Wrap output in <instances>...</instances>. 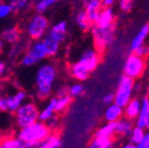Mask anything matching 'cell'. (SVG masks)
Here are the masks:
<instances>
[{"label": "cell", "mask_w": 149, "mask_h": 148, "mask_svg": "<svg viewBox=\"0 0 149 148\" xmlns=\"http://www.w3.org/2000/svg\"><path fill=\"white\" fill-rule=\"evenodd\" d=\"M57 75V67L53 63H45L37 68L35 75V87L36 95L40 100H47L52 95Z\"/></svg>", "instance_id": "obj_1"}, {"label": "cell", "mask_w": 149, "mask_h": 148, "mask_svg": "<svg viewBox=\"0 0 149 148\" xmlns=\"http://www.w3.org/2000/svg\"><path fill=\"white\" fill-rule=\"evenodd\" d=\"M96 49H87L83 52L79 61L74 62L70 67L72 76L78 81H85L89 75L96 70L100 64V55Z\"/></svg>", "instance_id": "obj_2"}, {"label": "cell", "mask_w": 149, "mask_h": 148, "mask_svg": "<svg viewBox=\"0 0 149 148\" xmlns=\"http://www.w3.org/2000/svg\"><path fill=\"white\" fill-rule=\"evenodd\" d=\"M51 132L46 122L37 120L28 126L22 127L18 133V137L22 140L25 148L38 147L42 140L49 136Z\"/></svg>", "instance_id": "obj_3"}, {"label": "cell", "mask_w": 149, "mask_h": 148, "mask_svg": "<svg viewBox=\"0 0 149 148\" xmlns=\"http://www.w3.org/2000/svg\"><path fill=\"white\" fill-rule=\"evenodd\" d=\"M50 28L49 20L44 14H36L33 15L26 25V33L28 37L32 40L42 39L47 34Z\"/></svg>", "instance_id": "obj_4"}, {"label": "cell", "mask_w": 149, "mask_h": 148, "mask_svg": "<svg viewBox=\"0 0 149 148\" xmlns=\"http://www.w3.org/2000/svg\"><path fill=\"white\" fill-rule=\"evenodd\" d=\"M91 32H92L94 49H96L100 53L110 48L115 39L114 25L110 27H100L95 25L94 27H92Z\"/></svg>", "instance_id": "obj_5"}, {"label": "cell", "mask_w": 149, "mask_h": 148, "mask_svg": "<svg viewBox=\"0 0 149 148\" xmlns=\"http://www.w3.org/2000/svg\"><path fill=\"white\" fill-rule=\"evenodd\" d=\"M40 110L36 104L33 102H24L19 109L15 112L16 114V123L20 128L32 124L38 120Z\"/></svg>", "instance_id": "obj_6"}, {"label": "cell", "mask_w": 149, "mask_h": 148, "mask_svg": "<svg viewBox=\"0 0 149 148\" xmlns=\"http://www.w3.org/2000/svg\"><path fill=\"white\" fill-rule=\"evenodd\" d=\"M46 58L47 53L42 39H36L27 47L26 51L23 53L21 57V64L25 67H30Z\"/></svg>", "instance_id": "obj_7"}, {"label": "cell", "mask_w": 149, "mask_h": 148, "mask_svg": "<svg viewBox=\"0 0 149 148\" xmlns=\"http://www.w3.org/2000/svg\"><path fill=\"white\" fill-rule=\"evenodd\" d=\"M134 85H135V80L130 77L121 76L118 81L116 92L114 94V103L118 106L123 108L132 98H133L134 93Z\"/></svg>", "instance_id": "obj_8"}, {"label": "cell", "mask_w": 149, "mask_h": 148, "mask_svg": "<svg viewBox=\"0 0 149 148\" xmlns=\"http://www.w3.org/2000/svg\"><path fill=\"white\" fill-rule=\"evenodd\" d=\"M145 66H146V63H145L144 57L133 52L127 56L125 62H124L123 75L136 80L143 75Z\"/></svg>", "instance_id": "obj_9"}, {"label": "cell", "mask_w": 149, "mask_h": 148, "mask_svg": "<svg viewBox=\"0 0 149 148\" xmlns=\"http://www.w3.org/2000/svg\"><path fill=\"white\" fill-rule=\"evenodd\" d=\"M85 5V12L88 17V20L91 24H95L97 21L100 13L102 6V0H83Z\"/></svg>", "instance_id": "obj_10"}, {"label": "cell", "mask_w": 149, "mask_h": 148, "mask_svg": "<svg viewBox=\"0 0 149 148\" xmlns=\"http://www.w3.org/2000/svg\"><path fill=\"white\" fill-rule=\"evenodd\" d=\"M136 125L144 130L149 128V96L145 95L141 101V109L136 118Z\"/></svg>", "instance_id": "obj_11"}, {"label": "cell", "mask_w": 149, "mask_h": 148, "mask_svg": "<svg viewBox=\"0 0 149 148\" xmlns=\"http://www.w3.org/2000/svg\"><path fill=\"white\" fill-rule=\"evenodd\" d=\"M47 34L50 35L52 38H54L58 43L62 44L66 38V35H68V23L65 21L56 23L51 28H49Z\"/></svg>", "instance_id": "obj_12"}, {"label": "cell", "mask_w": 149, "mask_h": 148, "mask_svg": "<svg viewBox=\"0 0 149 148\" xmlns=\"http://www.w3.org/2000/svg\"><path fill=\"white\" fill-rule=\"evenodd\" d=\"M114 20L115 15L113 8L111 6H104V8L100 10L95 25L100 27H110L114 25Z\"/></svg>", "instance_id": "obj_13"}, {"label": "cell", "mask_w": 149, "mask_h": 148, "mask_svg": "<svg viewBox=\"0 0 149 148\" xmlns=\"http://www.w3.org/2000/svg\"><path fill=\"white\" fill-rule=\"evenodd\" d=\"M148 36H149V24H145L138 31V33L135 35V37L132 39V43H130V50H132V52H135L138 48L144 46Z\"/></svg>", "instance_id": "obj_14"}, {"label": "cell", "mask_w": 149, "mask_h": 148, "mask_svg": "<svg viewBox=\"0 0 149 148\" xmlns=\"http://www.w3.org/2000/svg\"><path fill=\"white\" fill-rule=\"evenodd\" d=\"M141 109V101L138 98H132L123 107V116L130 120H136Z\"/></svg>", "instance_id": "obj_15"}, {"label": "cell", "mask_w": 149, "mask_h": 148, "mask_svg": "<svg viewBox=\"0 0 149 148\" xmlns=\"http://www.w3.org/2000/svg\"><path fill=\"white\" fill-rule=\"evenodd\" d=\"M123 117V108L115 103L108 105L107 109L105 111V119L107 122H116L118 119Z\"/></svg>", "instance_id": "obj_16"}, {"label": "cell", "mask_w": 149, "mask_h": 148, "mask_svg": "<svg viewBox=\"0 0 149 148\" xmlns=\"http://www.w3.org/2000/svg\"><path fill=\"white\" fill-rule=\"evenodd\" d=\"M42 42L44 44L45 50H46L47 57H54L55 55L58 54L59 50H60V43H58L57 40L52 38L48 34H46L42 37Z\"/></svg>", "instance_id": "obj_17"}, {"label": "cell", "mask_w": 149, "mask_h": 148, "mask_svg": "<svg viewBox=\"0 0 149 148\" xmlns=\"http://www.w3.org/2000/svg\"><path fill=\"white\" fill-rule=\"evenodd\" d=\"M6 97H7V107H8L7 111L14 112L15 113L19 109V107L26 101L27 94L24 91H18L14 95H9V96Z\"/></svg>", "instance_id": "obj_18"}, {"label": "cell", "mask_w": 149, "mask_h": 148, "mask_svg": "<svg viewBox=\"0 0 149 148\" xmlns=\"http://www.w3.org/2000/svg\"><path fill=\"white\" fill-rule=\"evenodd\" d=\"M133 120L121 117L115 122V134L119 136H128L133 130Z\"/></svg>", "instance_id": "obj_19"}, {"label": "cell", "mask_w": 149, "mask_h": 148, "mask_svg": "<svg viewBox=\"0 0 149 148\" xmlns=\"http://www.w3.org/2000/svg\"><path fill=\"white\" fill-rule=\"evenodd\" d=\"M1 38L4 43L7 44H15V43L19 42L21 39V32L17 26H13V27H8L2 31L1 33Z\"/></svg>", "instance_id": "obj_20"}, {"label": "cell", "mask_w": 149, "mask_h": 148, "mask_svg": "<svg viewBox=\"0 0 149 148\" xmlns=\"http://www.w3.org/2000/svg\"><path fill=\"white\" fill-rule=\"evenodd\" d=\"M62 145V141L61 138L59 136V134L57 133L51 132L49 134V136L45 138L42 141V143L40 144L38 147L40 148H58Z\"/></svg>", "instance_id": "obj_21"}, {"label": "cell", "mask_w": 149, "mask_h": 148, "mask_svg": "<svg viewBox=\"0 0 149 148\" xmlns=\"http://www.w3.org/2000/svg\"><path fill=\"white\" fill-rule=\"evenodd\" d=\"M114 144V140L112 137L106 136H94L90 143L91 148H110Z\"/></svg>", "instance_id": "obj_22"}, {"label": "cell", "mask_w": 149, "mask_h": 148, "mask_svg": "<svg viewBox=\"0 0 149 148\" xmlns=\"http://www.w3.org/2000/svg\"><path fill=\"white\" fill-rule=\"evenodd\" d=\"M56 100L57 97H52L51 100L49 101V103L46 105L44 109L42 111H40L38 113V120L40 121H46L47 119H49L54 113H55V105H56Z\"/></svg>", "instance_id": "obj_23"}, {"label": "cell", "mask_w": 149, "mask_h": 148, "mask_svg": "<svg viewBox=\"0 0 149 148\" xmlns=\"http://www.w3.org/2000/svg\"><path fill=\"white\" fill-rule=\"evenodd\" d=\"M28 46H26L25 43L22 42L21 39L19 42L15 43V44H12V47L9 49V53H8V58L12 59V60H16L18 59L20 56L23 55V53L26 51Z\"/></svg>", "instance_id": "obj_24"}, {"label": "cell", "mask_w": 149, "mask_h": 148, "mask_svg": "<svg viewBox=\"0 0 149 148\" xmlns=\"http://www.w3.org/2000/svg\"><path fill=\"white\" fill-rule=\"evenodd\" d=\"M1 148H24V143L18 136L4 137L1 143Z\"/></svg>", "instance_id": "obj_25"}, {"label": "cell", "mask_w": 149, "mask_h": 148, "mask_svg": "<svg viewBox=\"0 0 149 148\" xmlns=\"http://www.w3.org/2000/svg\"><path fill=\"white\" fill-rule=\"evenodd\" d=\"M34 0H7L6 2L8 3L14 13H20L27 7L30 6V4Z\"/></svg>", "instance_id": "obj_26"}, {"label": "cell", "mask_w": 149, "mask_h": 148, "mask_svg": "<svg viewBox=\"0 0 149 148\" xmlns=\"http://www.w3.org/2000/svg\"><path fill=\"white\" fill-rule=\"evenodd\" d=\"M56 105H55V113H61L64 111L72 102V96L70 94L63 95V96H56Z\"/></svg>", "instance_id": "obj_27"}, {"label": "cell", "mask_w": 149, "mask_h": 148, "mask_svg": "<svg viewBox=\"0 0 149 148\" xmlns=\"http://www.w3.org/2000/svg\"><path fill=\"white\" fill-rule=\"evenodd\" d=\"M76 23H77L78 27H79L81 30H87V29L90 27L91 23L89 22L85 9H84V10H80V12H78V14L76 15Z\"/></svg>", "instance_id": "obj_28"}, {"label": "cell", "mask_w": 149, "mask_h": 148, "mask_svg": "<svg viewBox=\"0 0 149 148\" xmlns=\"http://www.w3.org/2000/svg\"><path fill=\"white\" fill-rule=\"evenodd\" d=\"M54 4L53 0H36L34 2V10L36 14H44L52 5Z\"/></svg>", "instance_id": "obj_29"}, {"label": "cell", "mask_w": 149, "mask_h": 148, "mask_svg": "<svg viewBox=\"0 0 149 148\" xmlns=\"http://www.w3.org/2000/svg\"><path fill=\"white\" fill-rule=\"evenodd\" d=\"M145 134V130L142 128V127H139L136 125L135 127H133V130L130 132V134L128 135L130 136V142H132L133 144H135L136 146L140 143V141L142 140L143 136Z\"/></svg>", "instance_id": "obj_30"}, {"label": "cell", "mask_w": 149, "mask_h": 148, "mask_svg": "<svg viewBox=\"0 0 149 148\" xmlns=\"http://www.w3.org/2000/svg\"><path fill=\"white\" fill-rule=\"evenodd\" d=\"M115 134V122H108L107 124L102 125L95 132L94 136H106L113 137Z\"/></svg>", "instance_id": "obj_31"}, {"label": "cell", "mask_w": 149, "mask_h": 148, "mask_svg": "<svg viewBox=\"0 0 149 148\" xmlns=\"http://www.w3.org/2000/svg\"><path fill=\"white\" fill-rule=\"evenodd\" d=\"M84 92V86L81 83L72 84L70 87H68V94L72 97H77L82 95Z\"/></svg>", "instance_id": "obj_32"}, {"label": "cell", "mask_w": 149, "mask_h": 148, "mask_svg": "<svg viewBox=\"0 0 149 148\" xmlns=\"http://www.w3.org/2000/svg\"><path fill=\"white\" fill-rule=\"evenodd\" d=\"M13 13L12 6L7 2H1L0 1V19H5Z\"/></svg>", "instance_id": "obj_33"}, {"label": "cell", "mask_w": 149, "mask_h": 148, "mask_svg": "<svg viewBox=\"0 0 149 148\" xmlns=\"http://www.w3.org/2000/svg\"><path fill=\"white\" fill-rule=\"evenodd\" d=\"M45 122H46V124L48 125V127H49L50 130H51L52 132H54V131H55L59 125V117H58V115H56V113H54L53 115H52L49 119H47Z\"/></svg>", "instance_id": "obj_34"}, {"label": "cell", "mask_w": 149, "mask_h": 148, "mask_svg": "<svg viewBox=\"0 0 149 148\" xmlns=\"http://www.w3.org/2000/svg\"><path fill=\"white\" fill-rule=\"evenodd\" d=\"M118 5L122 12H130L133 8L134 0H118Z\"/></svg>", "instance_id": "obj_35"}, {"label": "cell", "mask_w": 149, "mask_h": 148, "mask_svg": "<svg viewBox=\"0 0 149 148\" xmlns=\"http://www.w3.org/2000/svg\"><path fill=\"white\" fill-rule=\"evenodd\" d=\"M137 148H149V132L145 133L142 140L136 146Z\"/></svg>", "instance_id": "obj_36"}, {"label": "cell", "mask_w": 149, "mask_h": 148, "mask_svg": "<svg viewBox=\"0 0 149 148\" xmlns=\"http://www.w3.org/2000/svg\"><path fill=\"white\" fill-rule=\"evenodd\" d=\"M8 107H7V97L6 96H0V111L5 112L7 111Z\"/></svg>", "instance_id": "obj_37"}, {"label": "cell", "mask_w": 149, "mask_h": 148, "mask_svg": "<svg viewBox=\"0 0 149 148\" xmlns=\"http://www.w3.org/2000/svg\"><path fill=\"white\" fill-rule=\"evenodd\" d=\"M66 94H68V87L66 86H61L56 91V96H63Z\"/></svg>", "instance_id": "obj_38"}, {"label": "cell", "mask_w": 149, "mask_h": 148, "mask_svg": "<svg viewBox=\"0 0 149 148\" xmlns=\"http://www.w3.org/2000/svg\"><path fill=\"white\" fill-rule=\"evenodd\" d=\"M102 101L106 105H110L112 103H114V94H106Z\"/></svg>", "instance_id": "obj_39"}, {"label": "cell", "mask_w": 149, "mask_h": 148, "mask_svg": "<svg viewBox=\"0 0 149 148\" xmlns=\"http://www.w3.org/2000/svg\"><path fill=\"white\" fill-rule=\"evenodd\" d=\"M5 72H6V64H5L4 61L0 58V78L4 76Z\"/></svg>", "instance_id": "obj_40"}, {"label": "cell", "mask_w": 149, "mask_h": 148, "mask_svg": "<svg viewBox=\"0 0 149 148\" xmlns=\"http://www.w3.org/2000/svg\"><path fill=\"white\" fill-rule=\"evenodd\" d=\"M117 0H102V6H112Z\"/></svg>", "instance_id": "obj_41"}, {"label": "cell", "mask_w": 149, "mask_h": 148, "mask_svg": "<svg viewBox=\"0 0 149 148\" xmlns=\"http://www.w3.org/2000/svg\"><path fill=\"white\" fill-rule=\"evenodd\" d=\"M123 147H124V148H137V147H136L135 144H133L132 142H130V143L125 144V145H124Z\"/></svg>", "instance_id": "obj_42"}, {"label": "cell", "mask_w": 149, "mask_h": 148, "mask_svg": "<svg viewBox=\"0 0 149 148\" xmlns=\"http://www.w3.org/2000/svg\"><path fill=\"white\" fill-rule=\"evenodd\" d=\"M3 46H4V42H3L2 38L0 37V54L2 53V51H3Z\"/></svg>", "instance_id": "obj_43"}, {"label": "cell", "mask_w": 149, "mask_h": 148, "mask_svg": "<svg viewBox=\"0 0 149 148\" xmlns=\"http://www.w3.org/2000/svg\"><path fill=\"white\" fill-rule=\"evenodd\" d=\"M145 55L149 56V45H148V46H146V45H145Z\"/></svg>", "instance_id": "obj_44"}, {"label": "cell", "mask_w": 149, "mask_h": 148, "mask_svg": "<svg viewBox=\"0 0 149 148\" xmlns=\"http://www.w3.org/2000/svg\"><path fill=\"white\" fill-rule=\"evenodd\" d=\"M3 138H4V136H3L2 132H0V148H1V143H2Z\"/></svg>", "instance_id": "obj_45"}, {"label": "cell", "mask_w": 149, "mask_h": 148, "mask_svg": "<svg viewBox=\"0 0 149 148\" xmlns=\"http://www.w3.org/2000/svg\"><path fill=\"white\" fill-rule=\"evenodd\" d=\"M53 1H54V3H55V2H57V1H59V0H53Z\"/></svg>", "instance_id": "obj_46"}, {"label": "cell", "mask_w": 149, "mask_h": 148, "mask_svg": "<svg viewBox=\"0 0 149 148\" xmlns=\"http://www.w3.org/2000/svg\"><path fill=\"white\" fill-rule=\"evenodd\" d=\"M0 88H1V85H0Z\"/></svg>", "instance_id": "obj_47"}, {"label": "cell", "mask_w": 149, "mask_h": 148, "mask_svg": "<svg viewBox=\"0 0 149 148\" xmlns=\"http://www.w3.org/2000/svg\"><path fill=\"white\" fill-rule=\"evenodd\" d=\"M0 1H1V0H0Z\"/></svg>", "instance_id": "obj_48"}]
</instances>
